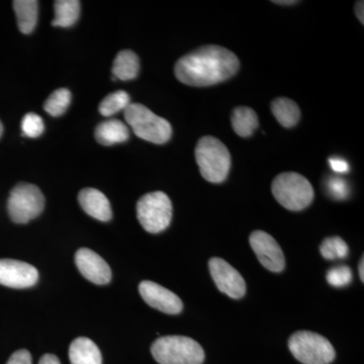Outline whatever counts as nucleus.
I'll return each mask as SVG.
<instances>
[{
	"label": "nucleus",
	"instance_id": "obj_30",
	"mask_svg": "<svg viewBox=\"0 0 364 364\" xmlns=\"http://www.w3.org/2000/svg\"><path fill=\"white\" fill-rule=\"evenodd\" d=\"M39 364H61V363L54 354H45L41 358Z\"/></svg>",
	"mask_w": 364,
	"mask_h": 364
},
{
	"label": "nucleus",
	"instance_id": "obj_14",
	"mask_svg": "<svg viewBox=\"0 0 364 364\" xmlns=\"http://www.w3.org/2000/svg\"><path fill=\"white\" fill-rule=\"evenodd\" d=\"M79 203L86 214L98 221L109 222L112 217L111 203L107 196L95 188H85L79 193Z\"/></svg>",
	"mask_w": 364,
	"mask_h": 364
},
{
	"label": "nucleus",
	"instance_id": "obj_9",
	"mask_svg": "<svg viewBox=\"0 0 364 364\" xmlns=\"http://www.w3.org/2000/svg\"><path fill=\"white\" fill-rule=\"evenodd\" d=\"M210 275L218 289L232 299H241L246 294V282L238 270L222 259L214 257L208 261Z\"/></svg>",
	"mask_w": 364,
	"mask_h": 364
},
{
	"label": "nucleus",
	"instance_id": "obj_15",
	"mask_svg": "<svg viewBox=\"0 0 364 364\" xmlns=\"http://www.w3.org/2000/svg\"><path fill=\"white\" fill-rule=\"evenodd\" d=\"M71 364H102V353L97 345L86 337H79L69 347Z\"/></svg>",
	"mask_w": 364,
	"mask_h": 364
},
{
	"label": "nucleus",
	"instance_id": "obj_11",
	"mask_svg": "<svg viewBox=\"0 0 364 364\" xmlns=\"http://www.w3.org/2000/svg\"><path fill=\"white\" fill-rule=\"evenodd\" d=\"M39 280L36 267L20 260L0 259V284L13 289H26Z\"/></svg>",
	"mask_w": 364,
	"mask_h": 364
},
{
	"label": "nucleus",
	"instance_id": "obj_23",
	"mask_svg": "<svg viewBox=\"0 0 364 364\" xmlns=\"http://www.w3.org/2000/svg\"><path fill=\"white\" fill-rule=\"evenodd\" d=\"M71 102V92L67 88H59L51 93L44 105L45 111L52 117H60L67 111Z\"/></svg>",
	"mask_w": 364,
	"mask_h": 364
},
{
	"label": "nucleus",
	"instance_id": "obj_7",
	"mask_svg": "<svg viewBox=\"0 0 364 364\" xmlns=\"http://www.w3.org/2000/svg\"><path fill=\"white\" fill-rule=\"evenodd\" d=\"M136 217L141 226L157 234L169 227L172 219V203L162 191H153L143 196L136 203Z\"/></svg>",
	"mask_w": 364,
	"mask_h": 364
},
{
	"label": "nucleus",
	"instance_id": "obj_33",
	"mask_svg": "<svg viewBox=\"0 0 364 364\" xmlns=\"http://www.w3.org/2000/svg\"><path fill=\"white\" fill-rule=\"evenodd\" d=\"M273 4H282V6H291V4H298V1H294V0H287V1H272Z\"/></svg>",
	"mask_w": 364,
	"mask_h": 364
},
{
	"label": "nucleus",
	"instance_id": "obj_4",
	"mask_svg": "<svg viewBox=\"0 0 364 364\" xmlns=\"http://www.w3.org/2000/svg\"><path fill=\"white\" fill-rule=\"evenodd\" d=\"M272 195L287 210L299 212L308 208L314 200L311 182L296 172H284L273 179Z\"/></svg>",
	"mask_w": 364,
	"mask_h": 364
},
{
	"label": "nucleus",
	"instance_id": "obj_29",
	"mask_svg": "<svg viewBox=\"0 0 364 364\" xmlns=\"http://www.w3.org/2000/svg\"><path fill=\"white\" fill-rule=\"evenodd\" d=\"M330 167L337 173H346L349 170V165L346 160L340 157H332L329 159Z\"/></svg>",
	"mask_w": 364,
	"mask_h": 364
},
{
	"label": "nucleus",
	"instance_id": "obj_22",
	"mask_svg": "<svg viewBox=\"0 0 364 364\" xmlns=\"http://www.w3.org/2000/svg\"><path fill=\"white\" fill-rule=\"evenodd\" d=\"M131 104V97L124 90L116 91L105 97L100 102L98 109L104 117H112L121 111H124Z\"/></svg>",
	"mask_w": 364,
	"mask_h": 364
},
{
	"label": "nucleus",
	"instance_id": "obj_32",
	"mask_svg": "<svg viewBox=\"0 0 364 364\" xmlns=\"http://www.w3.org/2000/svg\"><path fill=\"white\" fill-rule=\"evenodd\" d=\"M364 261L363 257L361 258L360 263H359V275H360L361 282H364V273H363Z\"/></svg>",
	"mask_w": 364,
	"mask_h": 364
},
{
	"label": "nucleus",
	"instance_id": "obj_19",
	"mask_svg": "<svg viewBox=\"0 0 364 364\" xmlns=\"http://www.w3.org/2000/svg\"><path fill=\"white\" fill-rule=\"evenodd\" d=\"M272 112L284 128H293L301 119L299 105L287 97L275 98L272 102Z\"/></svg>",
	"mask_w": 364,
	"mask_h": 364
},
{
	"label": "nucleus",
	"instance_id": "obj_34",
	"mask_svg": "<svg viewBox=\"0 0 364 364\" xmlns=\"http://www.w3.org/2000/svg\"><path fill=\"white\" fill-rule=\"evenodd\" d=\"M2 133H4V126H2V123L0 122V138H1Z\"/></svg>",
	"mask_w": 364,
	"mask_h": 364
},
{
	"label": "nucleus",
	"instance_id": "obj_18",
	"mask_svg": "<svg viewBox=\"0 0 364 364\" xmlns=\"http://www.w3.org/2000/svg\"><path fill=\"white\" fill-rule=\"evenodd\" d=\"M140 71V60L135 52L124 50L117 55L112 65V74L116 79L128 81L135 79Z\"/></svg>",
	"mask_w": 364,
	"mask_h": 364
},
{
	"label": "nucleus",
	"instance_id": "obj_5",
	"mask_svg": "<svg viewBox=\"0 0 364 364\" xmlns=\"http://www.w3.org/2000/svg\"><path fill=\"white\" fill-rule=\"evenodd\" d=\"M124 119L136 136L153 144L168 142L171 124L141 104H130L124 109Z\"/></svg>",
	"mask_w": 364,
	"mask_h": 364
},
{
	"label": "nucleus",
	"instance_id": "obj_2",
	"mask_svg": "<svg viewBox=\"0 0 364 364\" xmlns=\"http://www.w3.org/2000/svg\"><path fill=\"white\" fill-rule=\"evenodd\" d=\"M196 160L200 174L212 183L226 181L231 169V154L225 144L213 136L198 140L196 147Z\"/></svg>",
	"mask_w": 364,
	"mask_h": 364
},
{
	"label": "nucleus",
	"instance_id": "obj_31",
	"mask_svg": "<svg viewBox=\"0 0 364 364\" xmlns=\"http://www.w3.org/2000/svg\"><path fill=\"white\" fill-rule=\"evenodd\" d=\"M364 2L363 1H358L355 4V14L356 16H358V18L359 21H360V23H364V18H363V6Z\"/></svg>",
	"mask_w": 364,
	"mask_h": 364
},
{
	"label": "nucleus",
	"instance_id": "obj_17",
	"mask_svg": "<svg viewBox=\"0 0 364 364\" xmlns=\"http://www.w3.org/2000/svg\"><path fill=\"white\" fill-rule=\"evenodd\" d=\"M13 4L18 28L21 33L28 35L37 26L39 2L36 0H16Z\"/></svg>",
	"mask_w": 364,
	"mask_h": 364
},
{
	"label": "nucleus",
	"instance_id": "obj_27",
	"mask_svg": "<svg viewBox=\"0 0 364 364\" xmlns=\"http://www.w3.org/2000/svg\"><path fill=\"white\" fill-rule=\"evenodd\" d=\"M328 193L336 200H344L349 193L348 186L344 179L339 177H332L328 181Z\"/></svg>",
	"mask_w": 364,
	"mask_h": 364
},
{
	"label": "nucleus",
	"instance_id": "obj_21",
	"mask_svg": "<svg viewBox=\"0 0 364 364\" xmlns=\"http://www.w3.org/2000/svg\"><path fill=\"white\" fill-rule=\"evenodd\" d=\"M55 18L52 26L70 28L75 25L80 16V1L78 0H57L54 2Z\"/></svg>",
	"mask_w": 364,
	"mask_h": 364
},
{
	"label": "nucleus",
	"instance_id": "obj_20",
	"mask_svg": "<svg viewBox=\"0 0 364 364\" xmlns=\"http://www.w3.org/2000/svg\"><path fill=\"white\" fill-rule=\"evenodd\" d=\"M231 123L235 133L242 138L252 136L259 124L256 112L247 107H236L232 112Z\"/></svg>",
	"mask_w": 364,
	"mask_h": 364
},
{
	"label": "nucleus",
	"instance_id": "obj_10",
	"mask_svg": "<svg viewBox=\"0 0 364 364\" xmlns=\"http://www.w3.org/2000/svg\"><path fill=\"white\" fill-rule=\"evenodd\" d=\"M249 241L263 267L272 272H280L284 269V254L273 237L264 231H254Z\"/></svg>",
	"mask_w": 364,
	"mask_h": 364
},
{
	"label": "nucleus",
	"instance_id": "obj_1",
	"mask_svg": "<svg viewBox=\"0 0 364 364\" xmlns=\"http://www.w3.org/2000/svg\"><path fill=\"white\" fill-rule=\"evenodd\" d=\"M240 62L233 52L217 45H208L181 57L174 73L181 83L205 87L224 82L239 70Z\"/></svg>",
	"mask_w": 364,
	"mask_h": 364
},
{
	"label": "nucleus",
	"instance_id": "obj_8",
	"mask_svg": "<svg viewBox=\"0 0 364 364\" xmlns=\"http://www.w3.org/2000/svg\"><path fill=\"white\" fill-rule=\"evenodd\" d=\"M45 198L33 184L21 182L11 189L7 202L9 217L14 223L26 224L44 210Z\"/></svg>",
	"mask_w": 364,
	"mask_h": 364
},
{
	"label": "nucleus",
	"instance_id": "obj_3",
	"mask_svg": "<svg viewBox=\"0 0 364 364\" xmlns=\"http://www.w3.org/2000/svg\"><path fill=\"white\" fill-rule=\"evenodd\" d=\"M159 364H203L205 351L196 340L186 336H164L151 346Z\"/></svg>",
	"mask_w": 364,
	"mask_h": 364
},
{
	"label": "nucleus",
	"instance_id": "obj_16",
	"mask_svg": "<svg viewBox=\"0 0 364 364\" xmlns=\"http://www.w3.org/2000/svg\"><path fill=\"white\" fill-rule=\"evenodd\" d=\"M95 136L97 142L102 145L112 146L126 142L130 136V131L123 122L112 119L98 124Z\"/></svg>",
	"mask_w": 364,
	"mask_h": 364
},
{
	"label": "nucleus",
	"instance_id": "obj_25",
	"mask_svg": "<svg viewBox=\"0 0 364 364\" xmlns=\"http://www.w3.org/2000/svg\"><path fill=\"white\" fill-rule=\"evenodd\" d=\"M21 130L28 138H38L44 133V122L39 114L28 112L21 122Z\"/></svg>",
	"mask_w": 364,
	"mask_h": 364
},
{
	"label": "nucleus",
	"instance_id": "obj_12",
	"mask_svg": "<svg viewBox=\"0 0 364 364\" xmlns=\"http://www.w3.org/2000/svg\"><path fill=\"white\" fill-rule=\"evenodd\" d=\"M139 293L148 305L160 312L177 315L183 309L178 296L156 282L144 280L139 286Z\"/></svg>",
	"mask_w": 364,
	"mask_h": 364
},
{
	"label": "nucleus",
	"instance_id": "obj_26",
	"mask_svg": "<svg viewBox=\"0 0 364 364\" xmlns=\"http://www.w3.org/2000/svg\"><path fill=\"white\" fill-rule=\"evenodd\" d=\"M352 272L350 268L346 265L333 267L327 272L328 284L335 287H344L348 286L352 282Z\"/></svg>",
	"mask_w": 364,
	"mask_h": 364
},
{
	"label": "nucleus",
	"instance_id": "obj_13",
	"mask_svg": "<svg viewBox=\"0 0 364 364\" xmlns=\"http://www.w3.org/2000/svg\"><path fill=\"white\" fill-rule=\"evenodd\" d=\"M75 263L79 272L92 284H109L112 279V270L104 258L88 248L79 249L75 254Z\"/></svg>",
	"mask_w": 364,
	"mask_h": 364
},
{
	"label": "nucleus",
	"instance_id": "obj_28",
	"mask_svg": "<svg viewBox=\"0 0 364 364\" xmlns=\"http://www.w3.org/2000/svg\"><path fill=\"white\" fill-rule=\"evenodd\" d=\"M6 364H33L32 355L26 349H21V350L14 352Z\"/></svg>",
	"mask_w": 364,
	"mask_h": 364
},
{
	"label": "nucleus",
	"instance_id": "obj_24",
	"mask_svg": "<svg viewBox=\"0 0 364 364\" xmlns=\"http://www.w3.org/2000/svg\"><path fill=\"white\" fill-rule=\"evenodd\" d=\"M348 246L340 237H329L322 242L320 252L327 260L343 259L348 255Z\"/></svg>",
	"mask_w": 364,
	"mask_h": 364
},
{
	"label": "nucleus",
	"instance_id": "obj_6",
	"mask_svg": "<svg viewBox=\"0 0 364 364\" xmlns=\"http://www.w3.org/2000/svg\"><path fill=\"white\" fill-rule=\"evenodd\" d=\"M289 348L294 358L304 364H330L336 358L329 340L311 331H299L291 335Z\"/></svg>",
	"mask_w": 364,
	"mask_h": 364
}]
</instances>
